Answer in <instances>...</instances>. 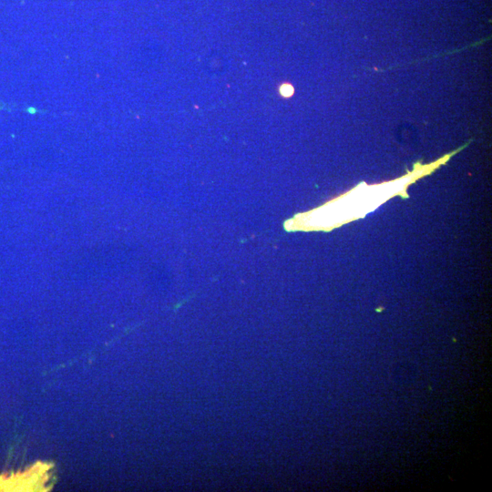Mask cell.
<instances>
[{
	"mask_svg": "<svg viewBox=\"0 0 492 492\" xmlns=\"http://www.w3.org/2000/svg\"><path fill=\"white\" fill-rule=\"evenodd\" d=\"M466 145L430 164L416 163L412 171L395 180L376 185L362 182L347 193L311 211L301 213L285 222L287 231H331L363 218L396 195L408 198L407 188L418 179L445 164Z\"/></svg>",
	"mask_w": 492,
	"mask_h": 492,
	"instance_id": "cell-1",
	"label": "cell"
},
{
	"mask_svg": "<svg viewBox=\"0 0 492 492\" xmlns=\"http://www.w3.org/2000/svg\"><path fill=\"white\" fill-rule=\"evenodd\" d=\"M280 93L285 97H291L293 93V87L289 84H284L281 86Z\"/></svg>",
	"mask_w": 492,
	"mask_h": 492,
	"instance_id": "cell-2",
	"label": "cell"
}]
</instances>
